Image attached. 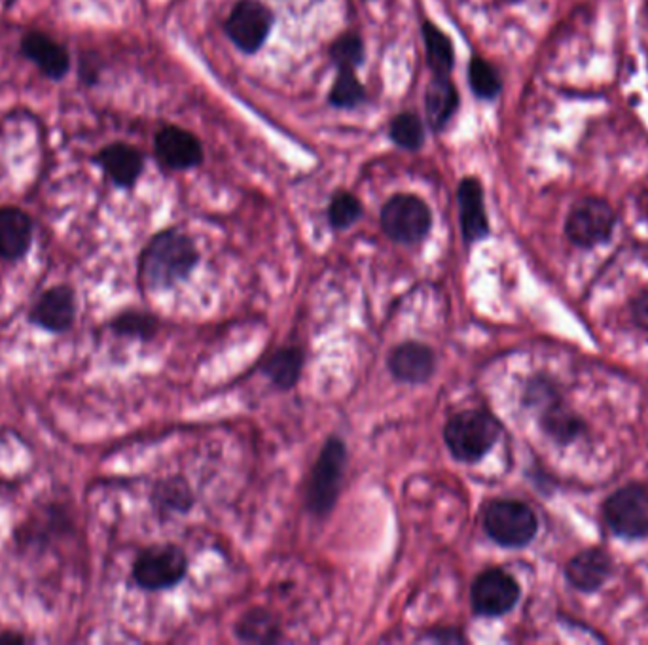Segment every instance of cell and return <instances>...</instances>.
Masks as SVG:
<instances>
[{
    "mask_svg": "<svg viewBox=\"0 0 648 645\" xmlns=\"http://www.w3.org/2000/svg\"><path fill=\"white\" fill-rule=\"evenodd\" d=\"M199 254L188 235L177 229L157 233L141 258V282L146 290H165L184 281L196 268Z\"/></svg>",
    "mask_w": 648,
    "mask_h": 645,
    "instance_id": "1",
    "label": "cell"
},
{
    "mask_svg": "<svg viewBox=\"0 0 648 645\" xmlns=\"http://www.w3.org/2000/svg\"><path fill=\"white\" fill-rule=\"evenodd\" d=\"M501 424L485 410L471 409L450 418L444 428V441L453 457L461 462H479L497 444Z\"/></svg>",
    "mask_w": 648,
    "mask_h": 645,
    "instance_id": "2",
    "label": "cell"
},
{
    "mask_svg": "<svg viewBox=\"0 0 648 645\" xmlns=\"http://www.w3.org/2000/svg\"><path fill=\"white\" fill-rule=\"evenodd\" d=\"M346 462V444L340 437H330L309 476L308 509L313 516L325 517L335 508Z\"/></svg>",
    "mask_w": 648,
    "mask_h": 645,
    "instance_id": "3",
    "label": "cell"
},
{
    "mask_svg": "<svg viewBox=\"0 0 648 645\" xmlns=\"http://www.w3.org/2000/svg\"><path fill=\"white\" fill-rule=\"evenodd\" d=\"M484 528L503 548H524L537 535V516L517 500H495L484 513Z\"/></svg>",
    "mask_w": 648,
    "mask_h": 645,
    "instance_id": "4",
    "label": "cell"
},
{
    "mask_svg": "<svg viewBox=\"0 0 648 645\" xmlns=\"http://www.w3.org/2000/svg\"><path fill=\"white\" fill-rule=\"evenodd\" d=\"M432 215L426 202L410 194L393 196L381 209L383 233L400 245H413L431 231Z\"/></svg>",
    "mask_w": 648,
    "mask_h": 645,
    "instance_id": "5",
    "label": "cell"
},
{
    "mask_svg": "<svg viewBox=\"0 0 648 645\" xmlns=\"http://www.w3.org/2000/svg\"><path fill=\"white\" fill-rule=\"evenodd\" d=\"M615 223V210L609 202L599 197H584L573 205L565 231L576 247L592 248L609 241Z\"/></svg>",
    "mask_w": 648,
    "mask_h": 645,
    "instance_id": "6",
    "label": "cell"
},
{
    "mask_svg": "<svg viewBox=\"0 0 648 645\" xmlns=\"http://www.w3.org/2000/svg\"><path fill=\"white\" fill-rule=\"evenodd\" d=\"M603 516L616 534L637 540L648 534V490L628 485L603 503Z\"/></svg>",
    "mask_w": 648,
    "mask_h": 645,
    "instance_id": "7",
    "label": "cell"
},
{
    "mask_svg": "<svg viewBox=\"0 0 648 645\" xmlns=\"http://www.w3.org/2000/svg\"><path fill=\"white\" fill-rule=\"evenodd\" d=\"M188 570V561L175 545H160L138 554L133 566V578L146 591H162L177 585Z\"/></svg>",
    "mask_w": 648,
    "mask_h": 645,
    "instance_id": "8",
    "label": "cell"
},
{
    "mask_svg": "<svg viewBox=\"0 0 648 645\" xmlns=\"http://www.w3.org/2000/svg\"><path fill=\"white\" fill-rule=\"evenodd\" d=\"M274 13L260 0H239L229 12L226 33L241 52L256 53L268 40Z\"/></svg>",
    "mask_w": 648,
    "mask_h": 645,
    "instance_id": "9",
    "label": "cell"
},
{
    "mask_svg": "<svg viewBox=\"0 0 648 645\" xmlns=\"http://www.w3.org/2000/svg\"><path fill=\"white\" fill-rule=\"evenodd\" d=\"M472 607L479 615L498 617L511 612L520 599V585L503 570H487L472 585Z\"/></svg>",
    "mask_w": 648,
    "mask_h": 645,
    "instance_id": "10",
    "label": "cell"
},
{
    "mask_svg": "<svg viewBox=\"0 0 648 645\" xmlns=\"http://www.w3.org/2000/svg\"><path fill=\"white\" fill-rule=\"evenodd\" d=\"M156 156L160 164L173 170L194 169L204 162V146L191 131L164 127L156 135Z\"/></svg>",
    "mask_w": 648,
    "mask_h": 645,
    "instance_id": "11",
    "label": "cell"
},
{
    "mask_svg": "<svg viewBox=\"0 0 648 645\" xmlns=\"http://www.w3.org/2000/svg\"><path fill=\"white\" fill-rule=\"evenodd\" d=\"M459 222L466 242H476L490 235L485 215L484 189L479 178H463L459 184Z\"/></svg>",
    "mask_w": 648,
    "mask_h": 645,
    "instance_id": "12",
    "label": "cell"
},
{
    "mask_svg": "<svg viewBox=\"0 0 648 645\" xmlns=\"http://www.w3.org/2000/svg\"><path fill=\"white\" fill-rule=\"evenodd\" d=\"M434 365H436V358L431 346L415 343V341H408L404 345L397 346L389 358V370L394 378L410 385H420L429 381L434 373Z\"/></svg>",
    "mask_w": 648,
    "mask_h": 645,
    "instance_id": "13",
    "label": "cell"
},
{
    "mask_svg": "<svg viewBox=\"0 0 648 645\" xmlns=\"http://www.w3.org/2000/svg\"><path fill=\"white\" fill-rule=\"evenodd\" d=\"M31 320L50 332H65L74 320V293L71 288L58 287L48 290L34 305Z\"/></svg>",
    "mask_w": 648,
    "mask_h": 645,
    "instance_id": "14",
    "label": "cell"
},
{
    "mask_svg": "<svg viewBox=\"0 0 648 645\" xmlns=\"http://www.w3.org/2000/svg\"><path fill=\"white\" fill-rule=\"evenodd\" d=\"M97 164L120 188H132L143 173V156L130 144H111L99 152Z\"/></svg>",
    "mask_w": 648,
    "mask_h": 645,
    "instance_id": "15",
    "label": "cell"
},
{
    "mask_svg": "<svg viewBox=\"0 0 648 645\" xmlns=\"http://www.w3.org/2000/svg\"><path fill=\"white\" fill-rule=\"evenodd\" d=\"M21 52L25 53L27 58L33 59L40 66V71L52 80L63 79L71 66V59L65 48L60 46L47 34H25L21 40Z\"/></svg>",
    "mask_w": 648,
    "mask_h": 645,
    "instance_id": "16",
    "label": "cell"
},
{
    "mask_svg": "<svg viewBox=\"0 0 648 645\" xmlns=\"http://www.w3.org/2000/svg\"><path fill=\"white\" fill-rule=\"evenodd\" d=\"M613 562L609 554L603 553L599 549H588L575 559L567 566V578L570 585L580 589L584 593H594L599 586L609 580Z\"/></svg>",
    "mask_w": 648,
    "mask_h": 645,
    "instance_id": "17",
    "label": "cell"
},
{
    "mask_svg": "<svg viewBox=\"0 0 648 645\" xmlns=\"http://www.w3.org/2000/svg\"><path fill=\"white\" fill-rule=\"evenodd\" d=\"M33 239V226L25 212L0 209V258L18 260L25 256Z\"/></svg>",
    "mask_w": 648,
    "mask_h": 645,
    "instance_id": "18",
    "label": "cell"
},
{
    "mask_svg": "<svg viewBox=\"0 0 648 645\" xmlns=\"http://www.w3.org/2000/svg\"><path fill=\"white\" fill-rule=\"evenodd\" d=\"M459 108L457 87L453 85L450 76H432L431 84L426 87L425 112L426 122L432 131H442L450 124L453 114Z\"/></svg>",
    "mask_w": 648,
    "mask_h": 645,
    "instance_id": "19",
    "label": "cell"
},
{
    "mask_svg": "<svg viewBox=\"0 0 648 645\" xmlns=\"http://www.w3.org/2000/svg\"><path fill=\"white\" fill-rule=\"evenodd\" d=\"M423 40H425L426 63L432 74L436 76H450L453 63H455V52L450 37L434 25L431 21L423 23Z\"/></svg>",
    "mask_w": 648,
    "mask_h": 645,
    "instance_id": "20",
    "label": "cell"
},
{
    "mask_svg": "<svg viewBox=\"0 0 648 645\" xmlns=\"http://www.w3.org/2000/svg\"><path fill=\"white\" fill-rule=\"evenodd\" d=\"M301 365H304V352L300 348H282L276 352L264 364V375L271 378L274 385L281 391H290L300 378Z\"/></svg>",
    "mask_w": 648,
    "mask_h": 645,
    "instance_id": "21",
    "label": "cell"
},
{
    "mask_svg": "<svg viewBox=\"0 0 648 645\" xmlns=\"http://www.w3.org/2000/svg\"><path fill=\"white\" fill-rule=\"evenodd\" d=\"M236 633L243 642L264 644V642H276L279 638V625L268 612L253 610L245 613V617L237 625Z\"/></svg>",
    "mask_w": 648,
    "mask_h": 645,
    "instance_id": "22",
    "label": "cell"
},
{
    "mask_svg": "<svg viewBox=\"0 0 648 645\" xmlns=\"http://www.w3.org/2000/svg\"><path fill=\"white\" fill-rule=\"evenodd\" d=\"M389 137L404 150H420L425 143V125L412 112H402L393 117L389 127Z\"/></svg>",
    "mask_w": 648,
    "mask_h": 645,
    "instance_id": "23",
    "label": "cell"
},
{
    "mask_svg": "<svg viewBox=\"0 0 648 645\" xmlns=\"http://www.w3.org/2000/svg\"><path fill=\"white\" fill-rule=\"evenodd\" d=\"M330 105L336 108H343V111H351L357 106L362 105L367 101V92L364 85L360 84L354 71H338L335 85L330 90Z\"/></svg>",
    "mask_w": 648,
    "mask_h": 645,
    "instance_id": "24",
    "label": "cell"
},
{
    "mask_svg": "<svg viewBox=\"0 0 648 645\" xmlns=\"http://www.w3.org/2000/svg\"><path fill=\"white\" fill-rule=\"evenodd\" d=\"M469 84L474 95L484 101H492L503 90V82L498 79L497 71L485 59L472 58L469 65Z\"/></svg>",
    "mask_w": 648,
    "mask_h": 645,
    "instance_id": "25",
    "label": "cell"
},
{
    "mask_svg": "<svg viewBox=\"0 0 648 645\" xmlns=\"http://www.w3.org/2000/svg\"><path fill=\"white\" fill-rule=\"evenodd\" d=\"M544 430L548 431L554 439L567 444L575 439L584 430V424L580 418L570 415L562 405H551L543 415Z\"/></svg>",
    "mask_w": 648,
    "mask_h": 645,
    "instance_id": "26",
    "label": "cell"
},
{
    "mask_svg": "<svg viewBox=\"0 0 648 645\" xmlns=\"http://www.w3.org/2000/svg\"><path fill=\"white\" fill-rule=\"evenodd\" d=\"M330 58L338 71H354L364 61V42L359 34H343L330 48Z\"/></svg>",
    "mask_w": 648,
    "mask_h": 645,
    "instance_id": "27",
    "label": "cell"
},
{
    "mask_svg": "<svg viewBox=\"0 0 648 645\" xmlns=\"http://www.w3.org/2000/svg\"><path fill=\"white\" fill-rule=\"evenodd\" d=\"M362 215V205L353 194L340 191L332 197V202L328 207V222L335 229H348L359 220Z\"/></svg>",
    "mask_w": 648,
    "mask_h": 645,
    "instance_id": "28",
    "label": "cell"
},
{
    "mask_svg": "<svg viewBox=\"0 0 648 645\" xmlns=\"http://www.w3.org/2000/svg\"><path fill=\"white\" fill-rule=\"evenodd\" d=\"M157 322L148 314L143 313H127L122 314L120 319L114 322V330L124 335H133V337H143L148 340L156 333Z\"/></svg>",
    "mask_w": 648,
    "mask_h": 645,
    "instance_id": "29",
    "label": "cell"
},
{
    "mask_svg": "<svg viewBox=\"0 0 648 645\" xmlns=\"http://www.w3.org/2000/svg\"><path fill=\"white\" fill-rule=\"evenodd\" d=\"M157 500L164 508L184 509L191 506V490L183 481H169L160 485L156 490Z\"/></svg>",
    "mask_w": 648,
    "mask_h": 645,
    "instance_id": "30",
    "label": "cell"
},
{
    "mask_svg": "<svg viewBox=\"0 0 648 645\" xmlns=\"http://www.w3.org/2000/svg\"><path fill=\"white\" fill-rule=\"evenodd\" d=\"M631 314L637 326L648 330V290L639 293L636 300L631 301Z\"/></svg>",
    "mask_w": 648,
    "mask_h": 645,
    "instance_id": "31",
    "label": "cell"
},
{
    "mask_svg": "<svg viewBox=\"0 0 648 645\" xmlns=\"http://www.w3.org/2000/svg\"><path fill=\"white\" fill-rule=\"evenodd\" d=\"M432 639H436V642H465L463 638V634L459 633V631H439V634H434Z\"/></svg>",
    "mask_w": 648,
    "mask_h": 645,
    "instance_id": "32",
    "label": "cell"
},
{
    "mask_svg": "<svg viewBox=\"0 0 648 645\" xmlns=\"http://www.w3.org/2000/svg\"><path fill=\"white\" fill-rule=\"evenodd\" d=\"M25 636H20V634H0V644H25Z\"/></svg>",
    "mask_w": 648,
    "mask_h": 645,
    "instance_id": "33",
    "label": "cell"
},
{
    "mask_svg": "<svg viewBox=\"0 0 648 645\" xmlns=\"http://www.w3.org/2000/svg\"><path fill=\"white\" fill-rule=\"evenodd\" d=\"M503 2H508V4H514V2H520V0H503Z\"/></svg>",
    "mask_w": 648,
    "mask_h": 645,
    "instance_id": "34",
    "label": "cell"
}]
</instances>
